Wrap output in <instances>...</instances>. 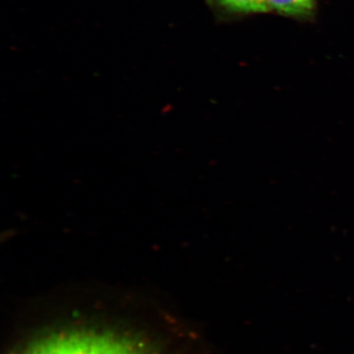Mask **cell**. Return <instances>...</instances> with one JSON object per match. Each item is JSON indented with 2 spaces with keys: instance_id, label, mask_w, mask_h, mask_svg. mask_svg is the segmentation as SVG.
<instances>
[{
  "instance_id": "cell-1",
  "label": "cell",
  "mask_w": 354,
  "mask_h": 354,
  "mask_svg": "<svg viewBox=\"0 0 354 354\" xmlns=\"http://www.w3.org/2000/svg\"><path fill=\"white\" fill-rule=\"evenodd\" d=\"M19 354H150L132 335L109 329L74 328L44 335Z\"/></svg>"
},
{
  "instance_id": "cell-2",
  "label": "cell",
  "mask_w": 354,
  "mask_h": 354,
  "mask_svg": "<svg viewBox=\"0 0 354 354\" xmlns=\"http://www.w3.org/2000/svg\"><path fill=\"white\" fill-rule=\"evenodd\" d=\"M214 10L223 16H242L266 13V0H207Z\"/></svg>"
},
{
  "instance_id": "cell-3",
  "label": "cell",
  "mask_w": 354,
  "mask_h": 354,
  "mask_svg": "<svg viewBox=\"0 0 354 354\" xmlns=\"http://www.w3.org/2000/svg\"><path fill=\"white\" fill-rule=\"evenodd\" d=\"M269 12L295 19H309L316 11V0H266Z\"/></svg>"
}]
</instances>
